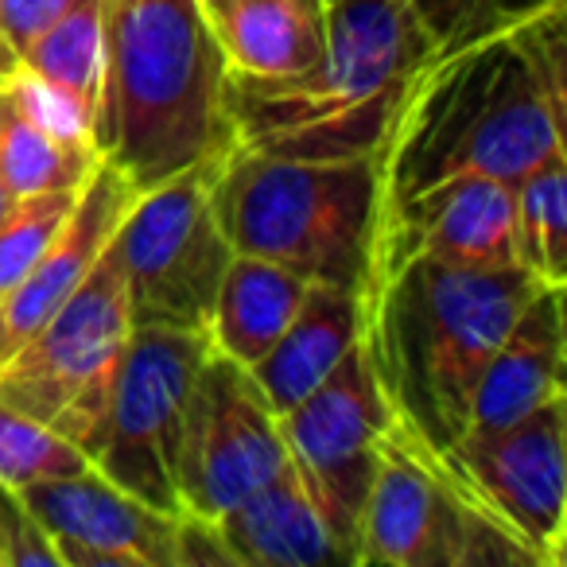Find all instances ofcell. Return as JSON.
Wrapping results in <instances>:
<instances>
[{
  "mask_svg": "<svg viewBox=\"0 0 567 567\" xmlns=\"http://www.w3.org/2000/svg\"><path fill=\"white\" fill-rule=\"evenodd\" d=\"M218 159L144 187L121 218L110 252L125 280L133 327L206 331L210 323L221 272L234 257L210 195Z\"/></svg>",
  "mask_w": 567,
  "mask_h": 567,
  "instance_id": "obj_8",
  "label": "cell"
},
{
  "mask_svg": "<svg viewBox=\"0 0 567 567\" xmlns=\"http://www.w3.org/2000/svg\"><path fill=\"white\" fill-rule=\"evenodd\" d=\"M128 339L125 280L105 249L55 316L0 362V401L48 424L90 458Z\"/></svg>",
  "mask_w": 567,
  "mask_h": 567,
  "instance_id": "obj_7",
  "label": "cell"
},
{
  "mask_svg": "<svg viewBox=\"0 0 567 567\" xmlns=\"http://www.w3.org/2000/svg\"><path fill=\"white\" fill-rule=\"evenodd\" d=\"M362 292L342 288V284L311 280L292 323L284 327V334L265 350L260 362L249 365L268 409L276 416L296 409L362 339Z\"/></svg>",
  "mask_w": 567,
  "mask_h": 567,
  "instance_id": "obj_19",
  "label": "cell"
},
{
  "mask_svg": "<svg viewBox=\"0 0 567 567\" xmlns=\"http://www.w3.org/2000/svg\"><path fill=\"white\" fill-rule=\"evenodd\" d=\"M358 567H540V559L447 451L393 416L358 520Z\"/></svg>",
  "mask_w": 567,
  "mask_h": 567,
  "instance_id": "obj_6",
  "label": "cell"
},
{
  "mask_svg": "<svg viewBox=\"0 0 567 567\" xmlns=\"http://www.w3.org/2000/svg\"><path fill=\"white\" fill-rule=\"evenodd\" d=\"M564 358V288L540 284L482 370L463 435H486L497 427H509L533 409L548 404L551 396H567Z\"/></svg>",
  "mask_w": 567,
  "mask_h": 567,
  "instance_id": "obj_18",
  "label": "cell"
},
{
  "mask_svg": "<svg viewBox=\"0 0 567 567\" xmlns=\"http://www.w3.org/2000/svg\"><path fill=\"white\" fill-rule=\"evenodd\" d=\"M20 494L40 517L59 567H175L179 517L121 489L94 463Z\"/></svg>",
  "mask_w": 567,
  "mask_h": 567,
  "instance_id": "obj_14",
  "label": "cell"
},
{
  "mask_svg": "<svg viewBox=\"0 0 567 567\" xmlns=\"http://www.w3.org/2000/svg\"><path fill=\"white\" fill-rule=\"evenodd\" d=\"M12 203H17V195H12V190H9V183L0 179V221H4V214L12 210Z\"/></svg>",
  "mask_w": 567,
  "mask_h": 567,
  "instance_id": "obj_29",
  "label": "cell"
},
{
  "mask_svg": "<svg viewBox=\"0 0 567 567\" xmlns=\"http://www.w3.org/2000/svg\"><path fill=\"white\" fill-rule=\"evenodd\" d=\"M432 51L409 0L327 9V51L292 79L226 71V113L241 148L288 159L378 156L401 94Z\"/></svg>",
  "mask_w": 567,
  "mask_h": 567,
  "instance_id": "obj_4",
  "label": "cell"
},
{
  "mask_svg": "<svg viewBox=\"0 0 567 567\" xmlns=\"http://www.w3.org/2000/svg\"><path fill=\"white\" fill-rule=\"evenodd\" d=\"M288 466L280 416L245 365L206 350L183 416L175 489L183 513L221 517Z\"/></svg>",
  "mask_w": 567,
  "mask_h": 567,
  "instance_id": "obj_10",
  "label": "cell"
},
{
  "mask_svg": "<svg viewBox=\"0 0 567 567\" xmlns=\"http://www.w3.org/2000/svg\"><path fill=\"white\" fill-rule=\"evenodd\" d=\"M136 195L141 190L128 183L125 172H117L110 159H97L51 245L28 268L24 280L0 300V362L17 347H24L55 316L59 303L86 280L97 257L110 249L113 234H117L128 206L136 203Z\"/></svg>",
  "mask_w": 567,
  "mask_h": 567,
  "instance_id": "obj_15",
  "label": "cell"
},
{
  "mask_svg": "<svg viewBox=\"0 0 567 567\" xmlns=\"http://www.w3.org/2000/svg\"><path fill=\"white\" fill-rule=\"evenodd\" d=\"M86 121L28 71L0 74V179L17 198L79 190L97 167Z\"/></svg>",
  "mask_w": 567,
  "mask_h": 567,
  "instance_id": "obj_16",
  "label": "cell"
},
{
  "mask_svg": "<svg viewBox=\"0 0 567 567\" xmlns=\"http://www.w3.org/2000/svg\"><path fill=\"white\" fill-rule=\"evenodd\" d=\"M210 195L234 252L365 292L381 203L378 156L288 159L234 144L218 159Z\"/></svg>",
  "mask_w": 567,
  "mask_h": 567,
  "instance_id": "obj_5",
  "label": "cell"
},
{
  "mask_svg": "<svg viewBox=\"0 0 567 567\" xmlns=\"http://www.w3.org/2000/svg\"><path fill=\"white\" fill-rule=\"evenodd\" d=\"M226 55L203 0H105V86L94 148L136 190L234 148Z\"/></svg>",
  "mask_w": 567,
  "mask_h": 567,
  "instance_id": "obj_3",
  "label": "cell"
},
{
  "mask_svg": "<svg viewBox=\"0 0 567 567\" xmlns=\"http://www.w3.org/2000/svg\"><path fill=\"white\" fill-rule=\"evenodd\" d=\"M567 396L486 435L443 447L478 497L533 548L540 567H564L567 528Z\"/></svg>",
  "mask_w": 567,
  "mask_h": 567,
  "instance_id": "obj_12",
  "label": "cell"
},
{
  "mask_svg": "<svg viewBox=\"0 0 567 567\" xmlns=\"http://www.w3.org/2000/svg\"><path fill=\"white\" fill-rule=\"evenodd\" d=\"M517 257L540 284L567 288V152L517 183Z\"/></svg>",
  "mask_w": 567,
  "mask_h": 567,
  "instance_id": "obj_23",
  "label": "cell"
},
{
  "mask_svg": "<svg viewBox=\"0 0 567 567\" xmlns=\"http://www.w3.org/2000/svg\"><path fill=\"white\" fill-rule=\"evenodd\" d=\"M210 339L206 331L133 327L90 463L156 509L183 517L175 489L183 416Z\"/></svg>",
  "mask_w": 567,
  "mask_h": 567,
  "instance_id": "obj_9",
  "label": "cell"
},
{
  "mask_svg": "<svg viewBox=\"0 0 567 567\" xmlns=\"http://www.w3.org/2000/svg\"><path fill=\"white\" fill-rule=\"evenodd\" d=\"M308 284L311 280H303L292 268L249 257V252H234L221 272L218 296H214L210 323H206L210 350L249 370L280 339L284 327L292 323Z\"/></svg>",
  "mask_w": 567,
  "mask_h": 567,
  "instance_id": "obj_21",
  "label": "cell"
},
{
  "mask_svg": "<svg viewBox=\"0 0 567 567\" xmlns=\"http://www.w3.org/2000/svg\"><path fill=\"white\" fill-rule=\"evenodd\" d=\"M409 4L424 24L432 51H440L451 43L474 40L482 32H494L502 24H513V20L540 9L544 0H409Z\"/></svg>",
  "mask_w": 567,
  "mask_h": 567,
  "instance_id": "obj_26",
  "label": "cell"
},
{
  "mask_svg": "<svg viewBox=\"0 0 567 567\" xmlns=\"http://www.w3.org/2000/svg\"><path fill=\"white\" fill-rule=\"evenodd\" d=\"M331 4H347V0H323V9H331Z\"/></svg>",
  "mask_w": 567,
  "mask_h": 567,
  "instance_id": "obj_31",
  "label": "cell"
},
{
  "mask_svg": "<svg viewBox=\"0 0 567 567\" xmlns=\"http://www.w3.org/2000/svg\"><path fill=\"white\" fill-rule=\"evenodd\" d=\"M404 260H443L471 268L520 265L517 183L463 175L393 206H381L365 288L401 268Z\"/></svg>",
  "mask_w": 567,
  "mask_h": 567,
  "instance_id": "obj_13",
  "label": "cell"
},
{
  "mask_svg": "<svg viewBox=\"0 0 567 567\" xmlns=\"http://www.w3.org/2000/svg\"><path fill=\"white\" fill-rule=\"evenodd\" d=\"M0 559L4 567H59L40 517L9 482H0Z\"/></svg>",
  "mask_w": 567,
  "mask_h": 567,
  "instance_id": "obj_27",
  "label": "cell"
},
{
  "mask_svg": "<svg viewBox=\"0 0 567 567\" xmlns=\"http://www.w3.org/2000/svg\"><path fill=\"white\" fill-rule=\"evenodd\" d=\"M393 416L396 412L378 381L365 339H358L347 358L280 416L288 463L316 489L331 525L354 551V567L365 489L378 466V443Z\"/></svg>",
  "mask_w": 567,
  "mask_h": 567,
  "instance_id": "obj_11",
  "label": "cell"
},
{
  "mask_svg": "<svg viewBox=\"0 0 567 567\" xmlns=\"http://www.w3.org/2000/svg\"><path fill=\"white\" fill-rule=\"evenodd\" d=\"M214 525L234 567H354V551L292 463Z\"/></svg>",
  "mask_w": 567,
  "mask_h": 567,
  "instance_id": "obj_17",
  "label": "cell"
},
{
  "mask_svg": "<svg viewBox=\"0 0 567 567\" xmlns=\"http://www.w3.org/2000/svg\"><path fill=\"white\" fill-rule=\"evenodd\" d=\"M79 190H48V195H24L12 203V210L0 221V300L40 260V252L48 249L55 229L71 214Z\"/></svg>",
  "mask_w": 567,
  "mask_h": 567,
  "instance_id": "obj_25",
  "label": "cell"
},
{
  "mask_svg": "<svg viewBox=\"0 0 567 567\" xmlns=\"http://www.w3.org/2000/svg\"><path fill=\"white\" fill-rule=\"evenodd\" d=\"M536 288L525 265L404 260L362 292V339L381 389L435 451L463 440L482 370Z\"/></svg>",
  "mask_w": 567,
  "mask_h": 567,
  "instance_id": "obj_2",
  "label": "cell"
},
{
  "mask_svg": "<svg viewBox=\"0 0 567 567\" xmlns=\"http://www.w3.org/2000/svg\"><path fill=\"white\" fill-rule=\"evenodd\" d=\"M17 66L63 97L94 136L105 86V0H74L20 51Z\"/></svg>",
  "mask_w": 567,
  "mask_h": 567,
  "instance_id": "obj_22",
  "label": "cell"
},
{
  "mask_svg": "<svg viewBox=\"0 0 567 567\" xmlns=\"http://www.w3.org/2000/svg\"><path fill=\"white\" fill-rule=\"evenodd\" d=\"M71 4L74 0H0V48L17 59Z\"/></svg>",
  "mask_w": 567,
  "mask_h": 567,
  "instance_id": "obj_28",
  "label": "cell"
},
{
  "mask_svg": "<svg viewBox=\"0 0 567 567\" xmlns=\"http://www.w3.org/2000/svg\"><path fill=\"white\" fill-rule=\"evenodd\" d=\"M564 102L567 0L427 51L378 148V210L463 175L520 183L551 152H567Z\"/></svg>",
  "mask_w": 567,
  "mask_h": 567,
  "instance_id": "obj_1",
  "label": "cell"
},
{
  "mask_svg": "<svg viewBox=\"0 0 567 567\" xmlns=\"http://www.w3.org/2000/svg\"><path fill=\"white\" fill-rule=\"evenodd\" d=\"M226 71L241 79H292L323 59V0H203Z\"/></svg>",
  "mask_w": 567,
  "mask_h": 567,
  "instance_id": "obj_20",
  "label": "cell"
},
{
  "mask_svg": "<svg viewBox=\"0 0 567 567\" xmlns=\"http://www.w3.org/2000/svg\"><path fill=\"white\" fill-rule=\"evenodd\" d=\"M12 66H17V59H12L9 51L0 48V74H4V71H12Z\"/></svg>",
  "mask_w": 567,
  "mask_h": 567,
  "instance_id": "obj_30",
  "label": "cell"
},
{
  "mask_svg": "<svg viewBox=\"0 0 567 567\" xmlns=\"http://www.w3.org/2000/svg\"><path fill=\"white\" fill-rule=\"evenodd\" d=\"M86 466L90 458L71 440L0 401V482H9L12 489H28L35 482L66 478Z\"/></svg>",
  "mask_w": 567,
  "mask_h": 567,
  "instance_id": "obj_24",
  "label": "cell"
}]
</instances>
